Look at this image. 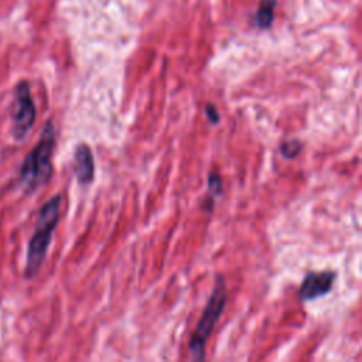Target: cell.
I'll return each mask as SVG.
<instances>
[{
  "label": "cell",
  "instance_id": "obj_1",
  "mask_svg": "<svg viewBox=\"0 0 362 362\" xmlns=\"http://www.w3.org/2000/svg\"><path fill=\"white\" fill-rule=\"evenodd\" d=\"M61 205H62L61 195H54L41 206L38 212L34 233L27 247V259H25V267H24L25 279H33L40 272L45 260V256L52 239V233L61 218Z\"/></svg>",
  "mask_w": 362,
  "mask_h": 362
},
{
  "label": "cell",
  "instance_id": "obj_2",
  "mask_svg": "<svg viewBox=\"0 0 362 362\" xmlns=\"http://www.w3.org/2000/svg\"><path fill=\"white\" fill-rule=\"evenodd\" d=\"M55 146V129L51 120L42 127L40 140L34 148L25 156L20 168V185L31 194L37 188L45 185L52 175V151Z\"/></svg>",
  "mask_w": 362,
  "mask_h": 362
},
{
  "label": "cell",
  "instance_id": "obj_3",
  "mask_svg": "<svg viewBox=\"0 0 362 362\" xmlns=\"http://www.w3.org/2000/svg\"><path fill=\"white\" fill-rule=\"evenodd\" d=\"M226 304V283L223 276H216L215 284L211 293V297L205 305V310L195 327V331L191 335L188 351L194 359L205 358V346L209 335L214 331L215 324L222 315Z\"/></svg>",
  "mask_w": 362,
  "mask_h": 362
},
{
  "label": "cell",
  "instance_id": "obj_4",
  "mask_svg": "<svg viewBox=\"0 0 362 362\" xmlns=\"http://www.w3.org/2000/svg\"><path fill=\"white\" fill-rule=\"evenodd\" d=\"M37 116L35 103L33 100L30 85L27 81H20L14 90V109L11 115V134L21 141L31 130Z\"/></svg>",
  "mask_w": 362,
  "mask_h": 362
},
{
  "label": "cell",
  "instance_id": "obj_5",
  "mask_svg": "<svg viewBox=\"0 0 362 362\" xmlns=\"http://www.w3.org/2000/svg\"><path fill=\"white\" fill-rule=\"evenodd\" d=\"M337 274L334 272H310L300 287L298 296L301 300H314L331 291Z\"/></svg>",
  "mask_w": 362,
  "mask_h": 362
},
{
  "label": "cell",
  "instance_id": "obj_6",
  "mask_svg": "<svg viewBox=\"0 0 362 362\" xmlns=\"http://www.w3.org/2000/svg\"><path fill=\"white\" fill-rule=\"evenodd\" d=\"M74 171L79 184L86 185L93 181L95 161L92 150L88 144H78L74 153Z\"/></svg>",
  "mask_w": 362,
  "mask_h": 362
},
{
  "label": "cell",
  "instance_id": "obj_7",
  "mask_svg": "<svg viewBox=\"0 0 362 362\" xmlns=\"http://www.w3.org/2000/svg\"><path fill=\"white\" fill-rule=\"evenodd\" d=\"M274 7H276V0H260L259 8H257L256 16H255L257 27L266 30L272 25Z\"/></svg>",
  "mask_w": 362,
  "mask_h": 362
},
{
  "label": "cell",
  "instance_id": "obj_8",
  "mask_svg": "<svg viewBox=\"0 0 362 362\" xmlns=\"http://www.w3.org/2000/svg\"><path fill=\"white\" fill-rule=\"evenodd\" d=\"M281 154L286 157V158H294L298 156V153L301 151L303 148V144L297 140V139H291V140H287L284 141L281 146Z\"/></svg>",
  "mask_w": 362,
  "mask_h": 362
},
{
  "label": "cell",
  "instance_id": "obj_9",
  "mask_svg": "<svg viewBox=\"0 0 362 362\" xmlns=\"http://www.w3.org/2000/svg\"><path fill=\"white\" fill-rule=\"evenodd\" d=\"M208 189H209V194L214 197V195H218L221 194L222 191V182H221V177L216 171H212L208 177Z\"/></svg>",
  "mask_w": 362,
  "mask_h": 362
},
{
  "label": "cell",
  "instance_id": "obj_10",
  "mask_svg": "<svg viewBox=\"0 0 362 362\" xmlns=\"http://www.w3.org/2000/svg\"><path fill=\"white\" fill-rule=\"evenodd\" d=\"M205 115H206V117H208V120H209L211 123L216 124V123L219 122V113H218V109H216L215 105L206 103V106H205Z\"/></svg>",
  "mask_w": 362,
  "mask_h": 362
}]
</instances>
